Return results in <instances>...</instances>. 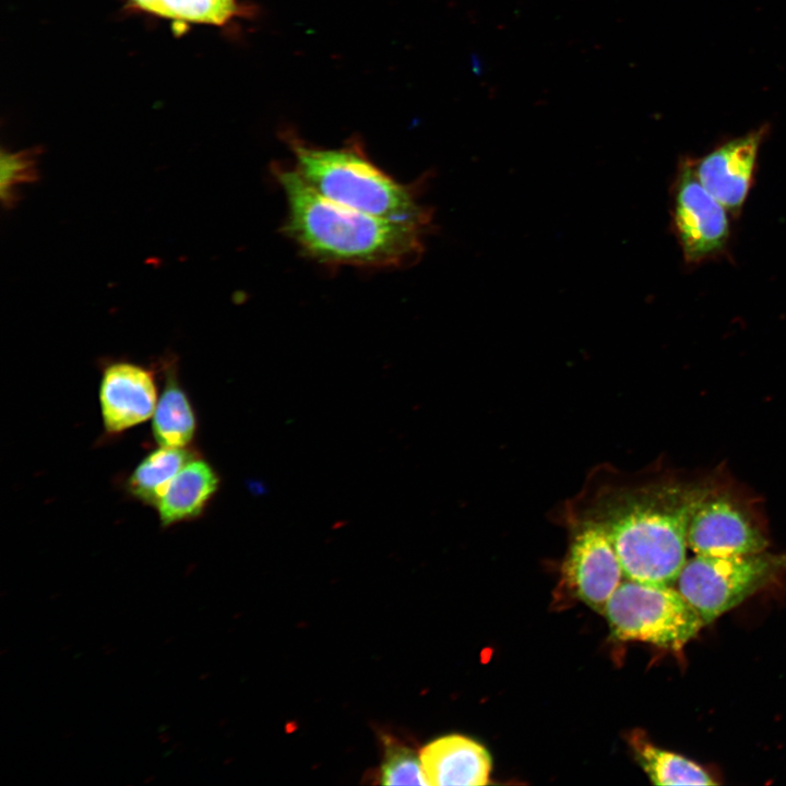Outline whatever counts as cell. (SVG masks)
Here are the masks:
<instances>
[{
    "instance_id": "cell-7",
    "label": "cell",
    "mask_w": 786,
    "mask_h": 786,
    "mask_svg": "<svg viewBox=\"0 0 786 786\" xmlns=\"http://www.w3.org/2000/svg\"><path fill=\"white\" fill-rule=\"evenodd\" d=\"M561 517L570 531L562 565L563 579L581 602L604 614L608 600L624 577L616 550L604 528L595 522Z\"/></svg>"
},
{
    "instance_id": "cell-2",
    "label": "cell",
    "mask_w": 786,
    "mask_h": 786,
    "mask_svg": "<svg viewBox=\"0 0 786 786\" xmlns=\"http://www.w3.org/2000/svg\"><path fill=\"white\" fill-rule=\"evenodd\" d=\"M287 202L285 230L322 263L403 267L417 262L430 227L367 214L333 202L293 168L274 167Z\"/></svg>"
},
{
    "instance_id": "cell-3",
    "label": "cell",
    "mask_w": 786,
    "mask_h": 786,
    "mask_svg": "<svg viewBox=\"0 0 786 786\" xmlns=\"http://www.w3.org/2000/svg\"><path fill=\"white\" fill-rule=\"evenodd\" d=\"M295 169L319 194L374 216L431 227V210L414 186L376 166L357 144L322 148L289 139Z\"/></svg>"
},
{
    "instance_id": "cell-13",
    "label": "cell",
    "mask_w": 786,
    "mask_h": 786,
    "mask_svg": "<svg viewBox=\"0 0 786 786\" xmlns=\"http://www.w3.org/2000/svg\"><path fill=\"white\" fill-rule=\"evenodd\" d=\"M195 457L192 449L160 445L133 471L128 479L129 492L143 503L157 508L179 471Z\"/></svg>"
},
{
    "instance_id": "cell-17",
    "label": "cell",
    "mask_w": 786,
    "mask_h": 786,
    "mask_svg": "<svg viewBox=\"0 0 786 786\" xmlns=\"http://www.w3.org/2000/svg\"><path fill=\"white\" fill-rule=\"evenodd\" d=\"M383 760L379 771L383 785H427L420 757L396 739L384 736Z\"/></svg>"
},
{
    "instance_id": "cell-11",
    "label": "cell",
    "mask_w": 786,
    "mask_h": 786,
    "mask_svg": "<svg viewBox=\"0 0 786 786\" xmlns=\"http://www.w3.org/2000/svg\"><path fill=\"white\" fill-rule=\"evenodd\" d=\"M427 785L480 786L489 783L491 758L477 741L461 735L440 737L420 751Z\"/></svg>"
},
{
    "instance_id": "cell-10",
    "label": "cell",
    "mask_w": 786,
    "mask_h": 786,
    "mask_svg": "<svg viewBox=\"0 0 786 786\" xmlns=\"http://www.w3.org/2000/svg\"><path fill=\"white\" fill-rule=\"evenodd\" d=\"M99 403L108 432H121L147 420L157 405L153 373L127 361L107 366L99 385Z\"/></svg>"
},
{
    "instance_id": "cell-12",
    "label": "cell",
    "mask_w": 786,
    "mask_h": 786,
    "mask_svg": "<svg viewBox=\"0 0 786 786\" xmlns=\"http://www.w3.org/2000/svg\"><path fill=\"white\" fill-rule=\"evenodd\" d=\"M218 484L219 478L207 462L199 456L188 462L157 505L160 524L167 527L200 516Z\"/></svg>"
},
{
    "instance_id": "cell-6",
    "label": "cell",
    "mask_w": 786,
    "mask_h": 786,
    "mask_svg": "<svg viewBox=\"0 0 786 786\" xmlns=\"http://www.w3.org/2000/svg\"><path fill=\"white\" fill-rule=\"evenodd\" d=\"M728 213L698 179L693 159L683 158L672 182L671 223L686 263L700 264L726 251Z\"/></svg>"
},
{
    "instance_id": "cell-16",
    "label": "cell",
    "mask_w": 786,
    "mask_h": 786,
    "mask_svg": "<svg viewBox=\"0 0 786 786\" xmlns=\"http://www.w3.org/2000/svg\"><path fill=\"white\" fill-rule=\"evenodd\" d=\"M239 10L236 0H156L152 13L187 22L222 25Z\"/></svg>"
},
{
    "instance_id": "cell-14",
    "label": "cell",
    "mask_w": 786,
    "mask_h": 786,
    "mask_svg": "<svg viewBox=\"0 0 786 786\" xmlns=\"http://www.w3.org/2000/svg\"><path fill=\"white\" fill-rule=\"evenodd\" d=\"M630 743L638 763L655 785L716 784L701 765L654 746L642 734H632Z\"/></svg>"
},
{
    "instance_id": "cell-9",
    "label": "cell",
    "mask_w": 786,
    "mask_h": 786,
    "mask_svg": "<svg viewBox=\"0 0 786 786\" xmlns=\"http://www.w3.org/2000/svg\"><path fill=\"white\" fill-rule=\"evenodd\" d=\"M765 133L766 129L760 128L693 159L702 186L733 215L740 213L750 192Z\"/></svg>"
},
{
    "instance_id": "cell-18",
    "label": "cell",
    "mask_w": 786,
    "mask_h": 786,
    "mask_svg": "<svg viewBox=\"0 0 786 786\" xmlns=\"http://www.w3.org/2000/svg\"><path fill=\"white\" fill-rule=\"evenodd\" d=\"M38 150L9 152L2 150L0 156V196L3 207H13L17 200V188L38 180Z\"/></svg>"
},
{
    "instance_id": "cell-1",
    "label": "cell",
    "mask_w": 786,
    "mask_h": 786,
    "mask_svg": "<svg viewBox=\"0 0 786 786\" xmlns=\"http://www.w3.org/2000/svg\"><path fill=\"white\" fill-rule=\"evenodd\" d=\"M707 492L676 480L636 481L602 464L558 515L587 519L602 526L624 579L671 585L688 560L691 516Z\"/></svg>"
},
{
    "instance_id": "cell-15",
    "label": "cell",
    "mask_w": 786,
    "mask_h": 786,
    "mask_svg": "<svg viewBox=\"0 0 786 786\" xmlns=\"http://www.w3.org/2000/svg\"><path fill=\"white\" fill-rule=\"evenodd\" d=\"M152 429L160 445L187 446L194 437V412L174 372L168 373L166 386L153 415Z\"/></svg>"
},
{
    "instance_id": "cell-8",
    "label": "cell",
    "mask_w": 786,
    "mask_h": 786,
    "mask_svg": "<svg viewBox=\"0 0 786 786\" xmlns=\"http://www.w3.org/2000/svg\"><path fill=\"white\" fill-rule=\"evenodd\" d=\"M767 538L733 499L708 490L694 510L688 546L695 555L727 557L764 551Z\"/></svg>"
},
{
    "instance_id": "cell-4",
    "label": "cell",
    "mask_w": 786,
    "mask_h": 786,
    "mask_svg": "<svg viewBox=\"0 0 786 786\" xmlns=\"http://www.w3.org/2000/svg\"><path fill=\"white\" fill-rule=\"evenodd\" d=\"M604 615L621 641L680 651L705 626L678 588L626 579L608 600Z\"/></svg>"
},
{
    "instance_id": "cell-5",
    "label": "cell",
    "mask_w": 786,
    "mask_h": 786,
    "mask_svg": "<svg viewBox=\"0 0 786 786\" xmlns=\"http://www.w3.org/2000/svg\"><path fill=\"white\" fill-rule=\"evenodd\" d=\"M786 569V553L695 555L676 582L678 591L710 624L739 606Z\"/></svg>"
},
{
    "instance_id": "cell-19",
    "label": "cell",
    "mask_w": 786,
    "mask_h": 786,
    "mask_svg": "<svg viewBox=\"0 0 786 786\" xmlns=\"http://www.w3.org/2000/svg\"><path fill=\"white\" fill-rule=\"evenodd\" d=\"M132 3L141 10L152 12L156 0H131Z\"/></svg>"
}]
</instances>
